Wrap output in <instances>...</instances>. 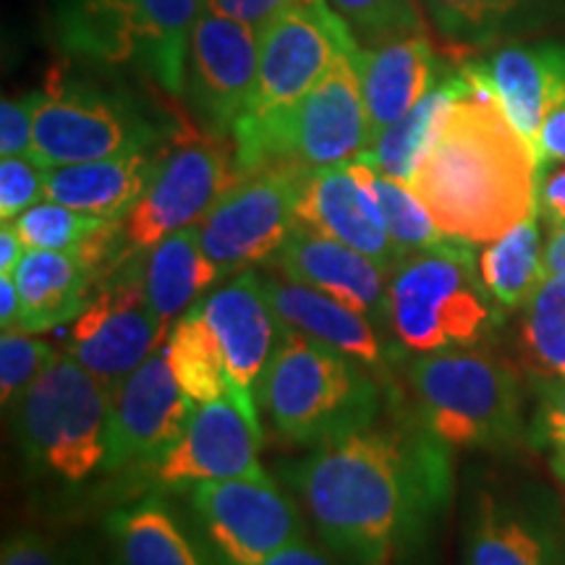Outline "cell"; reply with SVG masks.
<instances>
[{"instance_id": "cell-34", "label": "cell", "mask_w": 565, "mask_h": 565, "mask_svg": "<svg viewBox=\"0 0 565 565\" xmlns=\"http://www.w3.org/2000/svg\"><path fill=\"white\" fill-rule=\"evenodd\" d=\"M372 189L380 210H383L387 236H391L395 249L401 252V257L448 242V236L437 228L406 181L391 179V175L377 173L372 168Z\"/></svg>"}, {"instance_id": "cell-27", "label": "cell", "mask_w": 565, "mask_h": 565, "mask_svg": "<svg viewBox=\"0 0 565 565\" xmlns=\"http://www.w3.org/2000/svg\"><path fill=\"white\" fill-rule=\"evenodd\" d=\"M105 532L116 565H217L160 498L113 511Z\"/></svg>"}, {"instance_id": "cell-45", "label": "cell", "mask_w": 565, "mask_h": 565, "mask_svg": "<svg viewBox=\"0 0 565 565\" xmlns=\"http://www.w3.org/2000/svg\"><path fill=\"white\" fill-rule=\"evenodd\" d=\"M21 317V296L13 275H0V328L17 330Z\"/></svg>"}, {"instance_id": "cell-3", "label": "cell", "mask_w": 565, "mask_h": 565, "mask_svg": "<svg viewBox=\"0 0 565 565\" xmlns=\"http://www.w3.org/2000/svg\"><path fill=\"white\" fill-rule=\"evenodd\" d=\"M503 320L471 244L448 238L412 252L387 275L383 330L395 359L482 349Z\"/></svg>"}, {"instance_id": "cell-13", "label": "cell", "mask_w": 565, "mask_h": 565, "mask_svg": "<svg viewBox=\"0 0 565 565\" xmlns=\"http://www.w3.org/2000/svg\"><path fill=\"white\" fill-rule=\"evenodd\" d=\"M189 505L217 565H263L303 536L294 500L278 490L267 471L192 484Z\"/></svg>"}, {"instance_id": "cell-9", "label": "cell", "mask_w": 565, "mask_h": 565, "mask_svg": "<svg viewBox=\"0 0 565 565\" xmlns=\"http://www.w3.org/2000/svg\"><path fill=\"white\" fill-rule=\"evenodd\" d=\"M307 179V173L288 168L242 173L212 204L196 228L221 280L267 263L288 242L301 223Z\"/></svg>"}, {"instance_id": "cell-10", "label": "cell", "mask_w": 565, "mask_h": 565, "mask_svg": "<svg viewBox=\"0 0 565 565\" xmlns=\"http://www.w3.org/2000/svg\"><path fill=\"white\" fill-rule=\"evenodd\" d=\"M158 129L110 92L51 84L34 103V150L47 168L150 150Z\"/></svg>"}, {"instance_id": "cell-17", "label": "cell", "mask_w": 565, "mask_h": 565, "mask_svg": "<svg viewBox=\"0 0 565 565\" xmlns=\"http://www.w3.org/2000/svg\"><path fill=\"white\" fill-rule=\"evenodd\" d=\"M194 307L207 322L221 351L233 401L259 424L254 387L263 377L282 333V324L265 294L263 278L252 270L231 275Z\"/></svg>"}, {"instance_id": "cell-31", "label": "cell", "mask_w": 565, "mask_h": 565, "mask_svg": "<svg viewBox=\"0 0 565 565\" xmlns=\"http://www.w3.org/2000/svg\"><path fill=\"white\" fill-rule=\"evenodd\" d=\"M519 349L534 380H565V273L547 275L521 309Z\"/></svg>"}, {"instance_id": "cell-7", "label": "cell", "mask_w": 565, "mask_h": 565, "mask_svg": "<svg viewBox=\"0 0 565 565\" xmlns=\"http://www.w3.org/2000/svg\"><path fill=\"white\" fill-rule=\"evenodd\" d=\"M113 391L66 351H58L13 408V433L26 463L63 482L103 471Z\"/></svg>"}, {"instance_id": "cell-33", "label": "cell", "mask_w": 565, "mask_h": 565, "mask_svg": "<svg viewBox=\"0 0 565 565\" xmlns=\"http://www.w3.org/2000/svg\"><path fill=\"white\" fill-rule=\"evenodd\" d=\"M532 3L534 0H424V11L448 40L482 45L511 30Z\"/></svg>"}, {"instance_id": "cell-29", "label": "cell", "mask_w": 565, "mask_h": 565, "mask_svg": "<svg viewBox=\"0 0 565 565\" xmlns=\"http://www.w3.org/2000/svg\"><path fill=\"white\" fill-rule=\"evenodd\" d=\"M553 536L532 513L494 494H479L463 565H553Z\"/></svg>"}, {"instance_id": "cell-4", "label": "cell", "mask_w": 565, "mask_h": 565, "mask_svg": "<svg viewBox=\"0 0 565 565\" xmlns=\"http://www.w3.org/2000/svg\"><path fill=\"white\" fill-rule=\"evenodd\" d=\"M257 398L280 437L320 445L374 424L383 391L356 359L282 324L257 383Z\"/></svg>"}, {"instance_id": "cell-25", "label": "cell", "mask_w": 565, "mask_h": 565, "mask_svg": "<svg viewBox=\"0 0 565 565\" xmlns=\"http://www.w3.org/2000/svg\"><path fill=\"white\" fill-rule=\"evenodd\" d=\"M13 280L21 296L17 330L40 335L74 322L87 309L95 273L74 254L26 249Z\"/></svg>"}, {"instance_id": "cell-19", "label": "cell", "mask_w": 565, "mask_h": 565, "mask_svg": "<svg viewBox=\"0 0 565 565\" xmlns=\"http://www.w3.org/2000/svg\"><path fill=\"white\" fill-rule=\"evenodd\" d=\"M299 217L309 228L372 257L387 275L404 259L387 236L383 210L372 189V166L364 160H351L309 175Z\"/></svg>"}, {"instance_id": "cell-24", "label": "cell", "mask_w": 565, "mask_h": 565, "mask_svg": "<svg viewBox=\"0 0 565 565\" xmlns=\"http://www.w3.org/2000/svg\"><path fill=\"white\" fill-rule=\"evenodd\" d=\"M154 162L147 150L74 162L47 171V200L84 215L124 223L152 179Z\"/></svg>"}, {"instance_id": "cell-12", "label": "cell", "mask_w": 565, "mask_h": 565, "mask_svg": "<svg viewBox=\"0 0 565 565\" xmlns=\"http://www.w3.org/2000/svg\"><path fill=\"white\" fill-rule=\"evenodd\" d=\"M238 175L236 158L221 145V137L189 134L179 139L158 154L145 194L124 221L126 246L145 252L175 231L200 225Z\"/></svg>"}, {"instance_id": "cell-32", "label": "cell", "mask_w": 565, "mask_h": 565, "mask_svg": "<svg viewBox=\"0 0 565 565\" xmlns=\"http://www.w3.org/2000/svg\"><path fill=\"white\" fill-rule=\"evenodd\" d=\"M166 356L175 383L183 387V393L194 404H207V401L231 395L221 351H217L215 338H212L202 315L196 312V307L173 322L166 341Z\"/></svg>"}, {"instance_id": "cell-6", "label": "cell", "mask_w": 565, "mask_h": 565, "mask_svg": "<svg viewBox=\"0 0 565 565\" xmlns=\"http://www.w3.org/2000/svg\"><path fill=\"white\" fill-rule=\"evenodd\" d=\"M416 427L445 448H500L521 435L519 374L492 351L461 349L406 359Z\"/></svg>"}, {"instance_id": "cell-2", "label": "cell", "mask_w": 565, "mask_h": 565, "mask_svg": "<svg viewBox=\"0 0 565 565\" xmlns=\"http://www.w3.org/2000/svg\"><path fill=\"white\" fill-rule=\"evenodd\" d=\"M540 181L534 147L475 82L445 113L406 183L445 236L484 246L540 212Z\"/></svg>"}, {"instance_id": "cell-44", "label": "cell", "mask_w": 565, "mask_h": 565, "mask_svg": "<svg viewBox=\"0 0 565 565\" xmlns=\"http://www.w3.org/2000/svg\"><path fill=\"white\" fill-rule=\"evenodd\" d=\"M263 565H335V561L333 555L322 553V550L312 545L307 536H301V540L291 542V545H286L275 555L267 557Z\"/></svg>"}, {"instance_id": "cell-35", "label": "cell", "mask_w": 565, "mask_h": 565, "mask_svg": "<svg viewBox=\"0 0 565 565\" xmlns=\"http://www.w3.org/2000/svg\"><path fill=\"white\" fill-rule=\"evenodd\" d=\"M330 6L341 13L353 38L364 47L427 32L424 0H330Z\"/></svg>"}, {"instance_id": "cell-22", "label": "cell", "mask_w": 565, "mask_h": 565, "mask_svg": "<svg viewBox=\"0 0 565 565\" xmlns=\"http://www.w3.org/2000/svg\"><path fill=\"white\" fill-rule=\"evenodd\" d=\"M461 68L503 105L532 147L545 113L565 100V42L505 45Z\"/></svg>"}, {"instance_id": "cell-47", "label": "cell", "mask_w": 565, "mask_h": 565, "mask_svg": "<svg viewBox=\"0 0 565 565\" xmlns=\"http://www.w3.org/2000/svg\"><path fill=\"white\" fill-rule=\"evenodd\" d=\"M545 270L547 275L565 273V225L550 228V238L545 242Z\"/></svg>"}, {"instance_id": "cell-40", "label": "cell", "mask_w": 565, "mask_h": 565, "mask_svg": "<svg viewBox=\"0 0 565 565\" xmlns=\"http://www.w3.org/2000/svg\"><path fill=\"white\" fill-rule=\"evenodd\" d=\"M536 443L565 450V380H536Z\"/></svg>"}, {"instance_id": "cell-43", "label": "cell", "mask_w": 565, "mask_h": 565, "mask_svg": "<svg viewBox=\"0 0 565 565\" xmlns=\"http://www.w3.org/2000/svg\"><path fill=\"white\" fill-rule=\"evenodd\" d=\"M540 215L545 217L550 228L565 225V166L540 181Z\"/></svg>"}, {"instance_id": "cell-5", "label": "cell", "mask_w": 565, "mask_h": 565, "mask_svg": "<svg viewBox=\"0 0 565 565\" xmlns=\"http://www.w3.org/2000/svg\"><path fill=\"white\" fill-rule=\"evenodd\" d=\"M356 47L343 53L301 100L270 116L236 124L238 173L288 168L312 175L362 158L372 145V129L359 82Z\"/></svg>"}, {"instance_id": "cell-41", "label": "cell", "mask_w": 565, "mask_h": 565, "mask_svg": "<svg viewBox=\"0 0 565 565\" xmlns=\"http://www.w3.org/2000/svg\"><path fill=\"white\" fill-rule=\"evenodd\" d=\"M299 3H317V0H202V9L221 13V17L246 21L252 26H263L275 13Z\"/></svg>"}, {"instance_id": "cell-48", "label": "cell", "mask_w": 565, "mask_h": 565, "mask_svg": "<svg viewBox=\"0 0 565 565\" xmlns=\"http://www.w3.org/2000/svg\"><path fill=\"white\" fill-rule=\"evenodd\" d=\"M553 466H555V475L561 477L563 482H565V450H557V456H555Z\"/></svg>"}, {"instance_id": "cell-16", "label": "cell", "mask_w": 565, "mask_h": 565, "mask_svg": "<svg viewBox=\"0 0 565 565\" xmlns=\"http://www.w3.org/2000/svg\"><path fill=\"white\" fill-rule=\"evenodd\" d=\"M259 63V30L202 9L194 21L183 92L210 134H233L249 108Z\"/></svg>"}, {"instance_id": "cell-39", "label": "cell", "mask_w": 565, "mask_h": 565, "mask_svg": "<svg viewBox=\"0 0 565 565\" xmlns=\"http://www.w3.org/2000/svg\"><path fill=\"white\" fill-rule=\"evenodd\" d=\"M0 565H82L74 553L61 547L53 536L32 532H17L6 536L3 550H0Z\"/></svg>"}, {"instance_id": "cell-15", "label": "cell", "mask_w": 565, "mask_h": 565, "mask_svg": "<svg viewBox=\"0 0 565 565\" xmlns=\"http://www.w3.org/2000/svg\"><path fill=\"white\" fill-rule=\"evenodd\" d=\"M194 406L175 383L162 345L113 393L105 475L154 471L181 437Z\"/></svg>"}, {"instance_id": "cell-28", "label": "cell", "mask_w": 565, "mask_h": 565, "mask_svg": "<svg viewBox=\"0 0 565 565\" xmlns=\"http://www.w3.org/2000/svg\"><path fill=\"white\" fill-rule=\"evenodd\" d=\"M471 89H475V82L469 79V74L463 68H443L435 87L401 121H395L391 129L380 134L359 160H364L377 173L391 175V179L398 181H408L416 162L422 160L429 141L435 139L437 129H440L445 113L450 110V105L469 95Z\"/></svg>"}, {"instance_id": "cell-21", "label": "cell", "mask_w": 565, "mask_h": 565, "mask_svg": "<svg viewBox=\"0 0 565 565\" xmlns=\"http://www.w3.org/2000/svg\"><path fill=\"white\" fill-rule=\"evenodd\" d=\"M263 286L280 324L356 359L380 380V385L391 383L395 353L383 328L374 324L370 317L356 312L349 303L333 299V296L303 286V282L265 278L263 275Z\"/></svg>"}, {"instance_id": "cell-23", "label": "cell", "mask_w": 565, "mask_h": 565, "mask_svg": "<svg viewBox=\"0 0 565 565\" xmlns=\"http://www.w3.org/2000/svg\"><path fill=\"white\" fill-rule=\"evenodd\" d=\"M356 68L370 116L372 141L406 116L435 87L443 66L427 32L406 34L380 45L356 47Z\"/></svg>"}, {"instance_id": "cell-30", "label": "cell", "mask_w": 565, "mask_h": 565, "mask_svg": "<svg viewBox=\"0 0 565 565\" xmlns=\"http://www.w3.org/2000/svg\"><path fill=\"white\" fill-rule=\"evenodd\" d=\"M477 263L487 291L505 312L524 309L542 280L547 278L540 212L513 225L494 242L484 244V249L477 254Z\"/></svg>"}, {"instance_id": "cell-1", "label": "cell", "mask_w": 565, "mask_h": 565, "mask_svg": "<svg viewBox=\"0 0 565 565\" xmlns=\"http://www.w3.org/2000/svg\"><path fill=\"white\" fill-rule=\"evenodd\" d=\"M294 484L338 563L408 565L448 498V448L419 427L366 424L315 445Z\"/></svg>"}, {"instance_id": "cell-18", "label": "cell", "mask_w": 565, "mask_h": 565, "mask_svg": "<svg viewBox=\"0 0 565 565\" xmlns=\"http://www.w3.org/2000/svg\"><path fill=\"white\" fill-rule=\"evenodd\" d=\"M263 429L231 395L196 404L189 424L152 477L162 487H192L265 475L259 463Z\"/></svg>"}, {"instance_id": "cell-42", "label": "cell", "mask_w": 565, "mask_h": 565, "mask_svg": "<svg viewBox=\"0 0 565 565\" xmlns=\"http://www.w3.org/2000/svg\"><path fill=\"white\" fill-rule=\"evenodd\" d=\"M534 152L536 160H540L542 173L553 162H563L565 166V100L555 103L545 113V118H542L540 131H536Z\"/></svg>"}, {"instance_id": "cell-26", "label": "cell", "mask_w": 565, "mask_h": 565, "mask_svg": "<svg viewBox=\"0 0 565 565\" xmlns=\"http://www.w3.org/2000/svg\"><path fill=\"white\" fill-rule=\"evenodd\" d=\"M139 267L147 301L168 324L181 320L221 280L204 254L196 225L175 231L150 249L139 252Z\"/></svg>"}, {"instance_id": "cell-37", "label": "cell", "mask_w": 565, "mask_h": 565, "mask_svg": "<svg viewBox=\"0 0 565 565\" xmlns=\"http://www.w3.org/2000/svg\"><path fill=\"white\" fill-rule=\"evenodd\" d=\"M47 171L38 154H11L0 160V221L13 223L21 212L47 200Z\"/></svg>"}, {"instance_id": "cell-36", "label": "cell", "mask_w": 565, "mask_h": 565, "mask_svg": "<svg viewBox=\"0 0 565 565\" xmlns=\"http://www.w3.org/2000/svg\"><path fill=\"white\" fill-rule=\"evenodd\" d=\"M55 351L51 343L40 341L32 333L3 330L0 338V404L6 412H13L19 401L30 393L45 366L53 362Z\"/></svg>"}, {"instance_id": "cell-20", "label": "cell", "mask_w": 565, "mask_h": 565, "mask_svg": "<svg viewBox=\"0 0 565 565\" xmlns=\"http://www.w3.org/2000/svg\"><path fill=\"white\" fill-rule=\"evenodd\" d=\"M267 265L275 267L280 278L333 296L383 328L387 270L353 246L299 223Z\"/></svg>"}, {"instance_id": "cell-11", "label": "cell", "mask_w": 565, "mask_h": 565, "mask_svg": "<svg viewBox=\"0 0 565 565\" xmlns=\"http://www.w3.org/2000/svg\"><path fill=\"white\" fill-rule=\"evenodd\" d=\"M356 45L341 13L324 0L278 11L259 26L257 84L244 118L270 116L301 100Z\"/></svg>"}, {"instance_id": "cell-38", "label": "cell", "mask_w": 565, "mask_h": 565, "mask_svg": "<svg viewBox=\"0 0 565 565\" xmlns=\"http://www.w3.org/2000/svg\"><path fill=\"white\" fill-rule=\"evenodd\" d=\"M34 103L38 92L3 97L0 103V154H32L34 150Z\"/></svg>"}, {"instance_id": "cell-8", "label": "cell", "mask_w": 565, "mask_h": 565, "mask_svg": "<svg viewBox=\"0 0 565 565\" xmlns=\"http://www.w3.org/2000/svg\"><path fill=\"white\" fill-rule=\"evenodd\" d=\"M200 11L202 0H55V26L68 53L134 63L162 89L183 92Z\"/></svg>"}, {"instance_id": "cell-14", "label": "cell", "mask_w": 565, "mask_h": 565, "mask_svg": "<svg viewBox=\"0 0 565 565\" xmlns=\"http://www.w3.org/2000/svg\"><path fill=\"white\" fill-rule=\"evenodd\" d=\"M171 328L147 301L137 252V265L105 282L71 322L63 351L116 393L129 374L166 345Z\"/></svg>"}, {"instance_id": "cell-46", "label": "cell", "mask_w": 565, "mask_h": 565, "mask_svg": "<svg viewBox=\"0 0 565 565\" xmlns=\"http://www.w3.org/2000/svg\"><path fill=\"white\" fill-rule=\"evenodd\" d=\"M26 254L24 242L19 238L17 228L11 223H3L0 228V275H13Z\"/></svg>"}]
</instances>
